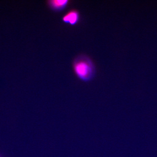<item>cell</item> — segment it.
Masks as SVG:
<instances>
[{
    "mask_svg": "<svg viewBox=\"0 0 157 157\" xmlns=\"http://www.w3.org/2000/svg\"><path fill=\"white\" fill-rule=\"evenodd\" d=\"M74 71L78 78L84 82L91 81L95 77L96 68L91 59L86 55H79L73 62Z\"/></svg>",
    "mask_w": 157,
    "mask_h": 157,
    "instance_id": "1",
    "label": "cell"
},
{
    "mask_svg": "<svg viewBox=\"0 0 157 157\" xmlns=\"http://www.w3.org/2000/svg\"><path fill=\"white\" fill-rule=\"evenodd\" d=\"M69 2L68 0H49L47 1L49 7L56 12L63 10L67 6Z\"/></svg>",
    "mask_w": 157,
    "mask_h": 157,
    "instance_id": "3",
    "label": "cell"
},
{
    "mask_svg": "<svg viewBox=\"0 0 157 157\" xmlns=\"http://www.w3.org/2000/svg\"><path fill=\"white\" fill-rule=\"evenodd\" d=\"M80 19L78 12L75 10H71L62 17L63 21L70 25H75L78 23Z\"/></svg>",
    "mask_w": 157,
    "mask_h": 157,
    "instance_id": "2",
    "label": "cell"
}]
</instances>
